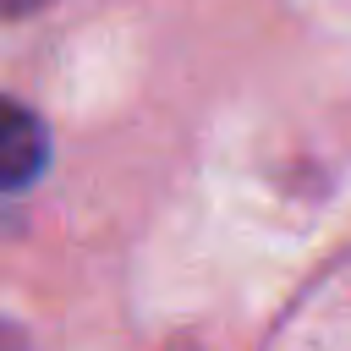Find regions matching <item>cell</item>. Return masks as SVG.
<instances>
[{"instance_id": "1", "label": "cell", "mask_w": 351, "mask_h": 351, "mask_svg": "<svg viewBox=\"0 0 351 351\" xmlns=\"http://www.w3.org/2000/svg\"><path fill=\"white\" fill-rule=\"evenodd\" d=\"M49 159V137H44V121L22 104V99H5L0 93V192H22L38 181Z\"/></svg>"}, {"instance_id": "3", "label": "cell", "mask_w": 351, "mask_h": 351, "mask_svg": "<svg viewBox=\"0 0 351 351\" xmlns=\"http://www.w3.org/2000/svg\"><path fill=\"white\" fill-rule=\"evenodd\" d=\"M0 351H27V346H22V335H16L11 324H0Z\"/></svg>"}, {"instance_id": "2", "label": "cell", "mask_w": 351, "mask_h": 351, "mask_svg": "<svg viewBox=\"0 0 351 351\" xmlns=\"http://www.w3.org/2000/svg\"><path fill=\"white\" fill-rule=\"evenodd\" d=\"M49 0H0V22H22V16H33V11H44Z\"/></svg>"}]
</instances>
